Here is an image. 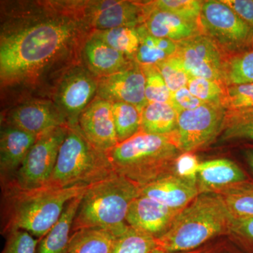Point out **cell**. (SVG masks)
<instances>
[{"label": "cell", "mask_w": 253, "mask_h": 253, "mask_svg": "<svg viewBox=\"0 0 253 253\" xmlns=\"http://www.w3.org/2000/svg\"><path fill=\"white\" fill-rule=\"evenodd\" d=\"M212 253H246L239 249L235 244L231 243L226 238L224 239H219Z\"/></svg>", "instance_id": "b9f144b4"}, {"label": "cell", "mask_w": 253, "mask_h": 253, "mask_svg": "<svg viewBox=\"0 0 253 253\" xmlns=\"http://www.w3.org/2000/svg\"><path fill=\"white\" fill-rule=\"evenodd\" d=\"M84 1H18L1 7V86L33 84L83 44Z\"/></svg>", "instance_id": "6da1fadb"}, {"label": "cell", "mask_w": 253, "mask_h": 253, "mask_svg": "<svg viewBox=\"0 0 253 253\" xmlns=\"http://www.w3.org/2000/svg\"><path fill=\"white\" fill-rule=\"evenodd\" d=\"M176 131L166 135L139 131L107 153L113 169L139 189L175 174L182 154Z\"/></svg>", "instance_id": "3957f363"}, {"label": "cell", "mask_w": 253, "mask_h": 253, "mask_svg": "<svg viewBox=\"0 0 253 253\" xmlns=\"http://www.w3.org/2000/svg\"><path fill=\"white\" fill-rule=\"evenodd\" d=\"M5 237L6 242L2 253H36L40 240L28 231H13Z\"/></svg>", "instance_id": "74e56055"}, {"label": "cell", "mask_w": 253, "mask_h": 253, "mask_svg": "<svg viewBox=\"0 0 253 253\" xmlns=\"http://www.w3.org/2000/svg\"><path fill=\"white\" fill-rule=\"evenodd\" d=\"M226 111L221 105L204 104L178 115L176 134L183 153L205 149L220 136Z\"/></svg>", "instance_id": "9c48e42d"}, {"label": "cell", "mask_w": 253, "mask_h": 253, "mask_svg": "<svg viewBox=\"0 0 253 253\" xmlns=\"http://www.w3.org/2000/svg\"><path fill=\"white\" fill-rule=\"evenodd\" d=\"M171 93L187 86L190 76L181 59L176 56H171L156 65Z\"/></svg>", "instance_id": "e575fe53"}, {"label": "cell", "mask_w": 253, "mask_h": 253, "mask_svg": "<svg viewBox=\"0 0 253 253\" xmlns=\"http://www.w3.org/2000/svg\"><path fill=\"white\" fill-rule=\"evenodd\" d=\"M114 172L107 153L93 146L78 125L68 126L47 185L58 188L89 186Z\"/></svg>", "instance_id": "8992f818"}, {"label": "cell", "mask_w": 253, "mask_h": 253, "mask_svg": "<svg viewBox=\"0 0 253 253\" xmlns=\"http://www.w3.org/2000/svg\"><path fill=\"white\" fill-rule=\"evenodd\" d=\"M221 106L226 111H253V84L226 86Z\"/></svg>", "instance_id": "1f68e13d"}, {"label": "cell", "mask_w": 253, "mask_h": 253, "mask_svg": "<svg viewBox=\"0 0 253 253\" xmlns=\"http://www.w3.org/2000/svg\"><path fill=\"white\" fill-rule=\"evenodd\" d=\"M233 218L219 195L199 194L179 213L167 232L157 239L158 252H187L226 238Z\"/></svg>", "instance_id": "277c9868"}, {"label": "cell", "mask_w": 253, "mask_h": 253, "mask_svg": "<svg viewBox=\"0 0 253 253\" xmlns=\"http://www.w3.org/2000/svg\"><path fill=\"white\" fill-rule=\"evenodd\" d=\"M4 125L39 136L59 126H68V123L54 101L33 99L9 111L5 116Z\"/></svg>", "instance_id": "4fadbf2b"}, {"label": "cell", "mask_w": 253, "mask_h": 253, "mask_svg": "<svg viewBox=\"0 0 253 253\" xmlns=\"http://www.w3.org/2000/svg\"><path fill=\"white\" fill-rule=\"evenodd\" d=\"M82 53L86 68L99 78L122 71L135 61L113 49L92 33L83 42Z\"/></svg>", "instance_id": "ffe728a7"}, {"label": "cell", "mask_w": 253, "mask_h": 253, "mask_svg": "<svg viewBox=\"0 0 253 253\" xmlns=\"http://www.w3.org/2000/svg\"><path fill=\"white\" fill-rule=\"evenodd\" d=\"M38 136L3 125L0 133L1 186L13 181Z\"/></svg>", "instance_id": "ac0fdd59"}, {"label": "cell", "mask_w": 253, "mask_h": 253, "mask_svg": "<svg viewBox=\"0 0 253 253\" xmlns=\"http://www.w3.org/2000/svg\"><path fill=\"white\" fill-rule=\"evenodd\" d=\"M99 78L82 66L71 67L60 78L53 101L66 116L68 126L78 125L81 113L96 96Z\"/></svg>", "instance_id": "30bf717a"}, {"label": "cell", "mask_w": 253, "mask_h": 253, "mask_svg": "<svg viewBox=\"0 0 253 253\" xmlns=\"http://www.w3.org/2000/svg\"><path fill=\"white\" fill-rule=\"evenodd\" d=\"M201 163L195 153H182L176 160L175 174L196 181L198 168Z\"/></svg>", "instance_id": "ab89813d"}, {"label": "cell", "mask_w": 253, "mask_h": 253, "mask_svg": "<svg viewBox=\"0 0 253 253\" xmlns=\"http://www.w3.org/2000/svg\"><path fill=\"white\" fill-rule=\"evenodd\" d=\"M223 78L226 86L253 84V49L225 56Z\"/></svg>", "instance_id": "484cf974"}, {"label": "cell", "mask_w": 253, "mask_h": 253, "mask_svg": "<svg viewBox=\"0 0 253 253\" xmlns=\"http://www.w3.org/2000/svg\"><path fill=\"white\" fill-rule=\"evenodd\" d=\"M148 6L144 25L153 36L179 42L203 34L199 23L189 22L170 13L155 9L151 2L148 3Z\"/></svg>", "instance_id": "44dd1931"}, {"label": "cell", "mask_w": 253, "mask_h": 253, "mask_svg": "<svg viewBox=\"0 0 253 253\" xmlns=\"http://www.w3.org/2000/svg\"><path fill=\"white\" fill-rule=\"evenodd\" d=\"M221 141H248L253 142V111H226Z\"/></svg>", "instance_id": "4dcf8cb0"}, {"label": "cell", "mask_w": 253, "mask_h": 253, "mask_svg": "<svg viewBox=\"0 0 253 253\" xmlns=\"http://www.w3.org/2000/svg\"><path fill=\"white\" fill-rule=\"evenodd\" d=\"M203 2L197 0H158L151 4L155 9L170 13L189 22L199 23Z\"/></svg>", "instance_id": "d6a6232c"}, {"label": "cell", "mask_w": 253, "mask_h": 253, "mask_svg": "<svg viewBox=\"0 0 253 253\" xmlns=\"http://www.w3.org/2000/svg\"><path fill=\"white\" fill-rule=\"evenodd\" d=\"M175 55L182 61L190 78H205L224 84L223 67L225 56L204 34L177 42Z\"/></svg>", "instance_id": "8fae6325"}, {"label": "cell", "mask_w": 253, "mask_h": 253, "mask_svg": "<svg viewBox=\"0 0 253 253\" xmlns=\"http://www.w3.org/2000/svg\"><path fill=\"white\" fill-rule=\"evenodd\" d=\"M147 4L134 1L103 0L84 1L83 14L88 27L105 31L120 27H134L144 24Z\"/></svg>", "instance_id": "7c38bea8"}, {"label": "cell", "mask_w": 253, "mask_h": 253, "mask_svg": "<svg viewBox=\"0 0 253 253\" xmlns=\"http://www.w3.org/2000/svg\"><path fill=\"white\" fill-rule=\"evenodd\" d=\"M252 179L246 169L227 158L201 162L196 174V184L200 194H219Z\"/></svg>", "instance_id": "e0dca14e"}, {"label": "cell", "mask_w": 253, "mask_h": 253, "mask_svg": "<svg viewBox=\"0 0 253 253\" xmlns=\"http://www.w3.org/2000/svg\"><path fill=\"white\" fill-rule=\"evenodd\" d=\"M83 194L68 203L57 222L40 239L36 253H68L73 221Z\"/></svg>", "instance_id": "7402d4cb"}, {"label": "cell", "mask_w": 253, "mask_h": 253, "mask_svg": "<svg viewBox=\"0 0 253 253\" xmlns=\"http://www.w3.org/2000/svg\"><path fill=\"white\" fill-rule=\"evenodd\" d=\"M140 189L115 172L88 186L82 197L72 226V234L89 228L109 229L119 236L127 229L126 218L131 203Z\"/></svg>", "instance_id": "5b68a950"}, {"label": "cell", "mask_w": 253, "mask_h": 253, "mask_svg": "<svg viewBox=\"0 0 253 253\" xmlns=\"http://www.w3.org/2000/svg\"><path fill=\"white\" fill-rule=\"evenodd\" d=\"M67 128L59 126L38 136L13 181L4 186L34 189L47 185Z\"/></svg>", "instance_id": "ba28073f"}, {"label": "cell", "mask_w": 253, "mask_h": 253, "mask_svg": "<svg viewBox=\"0 0 253 253\" xmlns=\"http://www.w3.org/2000/svg\"><path fill=\"white\" fill-rule=\"evenodd\" d=\"M141 66V65H140ZM146 79L145 94L148 103L170 104L172 93L156 66H141Z\"/></svg>", "instance_id": "836d02e7"}, {"label": "cell", "mask_w": 253, "mask_h": 253, "mask_svg": "<svg viewBox=\"0 0 253 253\" xmlns=\"http://www.w3.org/2000/svg\"><path fill=\"white\" fill-rule=\"evenodd\" d=\"M218 241H219V239L209 243V244H206V246L199 248V249L194 250V251H187V252L172 253H212L214 250L215 249L216 246H217Z\"/></svg>", "instance_id": "ee69618b"}, {"label": "cell", "mask_w": 253, "mask_h": 253, "mask_svg": "<svg viewBox=\"0 0 253 253\" xmlns=\"http://www.w3.org/2000/svg\"><path fill=\"white\" fill-rule=\"evenodd\" d=\"M112 104L113 119L120 144L141 131V112L136 106L127 103Z\"/></svg>", "instance_id": "f1b7e54d"}, {"label": "cell", "mask_w": 253, "mask_h": 253, "mask_svg": "<svg viewBox=\"0 0 253 253\" xmlns=\"http://www.w3.org/2000/svg\"><path fill=\"white\" fill-rule=\"evenodd\" d=\"M252 48L253 49V44H252Z\"/></svg>", "instance_id": "f6af8a7d"}, {"label": "cell", "mask_w": 253, "mask_h": 253, "mask_svg": "<svg viewBox=\"0 0 253 253\" xmlns=\"http://www.w3.org/2000/svg\"><path fill=\"white\" fill-rule=\"evenodd\" d=\"M206 104L191 94L187 86L179 89L171 95L170 104L179 115L181 112L190 111Z\"/></svg>", "instance_id": "f35d334b"}, {"label": "cell", "mask_w": 253, "mask_h": 253, "mask_svg": "<svg viewBox=\"0 0 253 253\" xmlns=\"http://www.w3.org/2000/svg\"><path fill=\"white\" fill-rule=\"evenodd\" d=\"M117 237L109 229H81L71 235L68 253H111Z\"/></svg>", "instance_id": "d4e9b609"}, {"label": "cell", "mask_w": 253, "mask_h": 253, "mask_svg": "<svg viewBox=\"0 0 253 253\" xmlns=\"http://www.w3.org/2000/svg\"><path fill=\"white\" fill-rule=\"evenodd\" d=\"M181 211L139 194L129 206L126 224L158 239L167 232Z\"/></svg>", "instance_id": "2e32d148"}, {"label": "cell", "mask_w": 253, "mask_h": 253, "mask_svg": "<svg viewBox=\"0 0 253 253\" xmlns=\"http://www.w3.org/2000/svg\"><path fill=\"white\" fill-rule=\"evenodd\" d=\"M187 87L191 94L206 104L221 105L226 86L201 78H190Z\"/></svg>", "instance_id": "d590c367"}, {"label": "cell", "mask_w": 253, "mask_h": 253, "mask_svg": "<svg viewBox=\"0 0 253 253\" xmlns=\"http://www.w3.org/2000/svg\"><path fill=\"white\" fill-rule=\"evenodd\" d=\"M145 86L144 73L140 65L134 61L122 71L99 78L96 96L111 103H127L142 112L148 104Z\"/></svg>", "instance_id": "5bb4252c"}, {"label": "cell", "mask_w": 253, "mask_h": 253, "mask_svg": "<svg viewBox=\"0 0 253 253\" xmlns=\"http://www.w3.org/2000/svg\"><path fill=\"white\" fill-rule=\"evenodd\" d=\"M199 23L203 34L208 37L226 56L252 49L253 28L222 0L204 1Z\"/></svg>", "instance_id": "52a82bcc"}, {"label": "cell", "mask_w": 253, "mask_h": 253, "mask_svg": "<svg viewBox=\"0 0 253 253\" xmlns=\"http://www.w3.org/2000/svg\"><path fill=\"white\" fill-rule=\"evenodd\" d=\"M111 253H160L157 239L129 226L118 236Z\"/></svg>", "instance_id": "f546056e"}, {"label": "cell", "mask_w": 253, "mask_h": 253, "mask_svg": "<svg viewBox=\"0 0 253 253\" xmlns=\"http://www.w3.org/2000/svg\"><path fill=\"white\" fill-rule=\"evenodd\" d=\"M178 114L168 103H148L141 112V131L166 135L177 127Z\"/></svg>", "instance_id": "cb8c5ba5"}, {"label": "cell", "mask_w": 253, "mask_h": 253, "mask_svg": "<svg viewBox=\"0 0 253 253\" xmlns=\"http://www.w3.org/2000/svg\"><path fill=\"white\" fill-rule=\"evenodd\" d=\"M78 126L96 149L108 153L118 143L113 116V104L96 96L80 116Z\"/></svg>", "instance_id": "9a60e30c"}, {"label": "cell", "mask_w": 253, "mask_h": 253, "mask_svg": "<svg viewBox=\"0 0 253 253\" xmlns=\"http://www.w3.org/2000/svg\"><path fill=\"white\" fill-rule=\"evenodd\" d=\"M226 239L246 253H253V217L233 218Z\"/></svg>", "instance_id": "8d00e7d4"}, {"label": "cell", "mask_w": 253, "mask_h": 253, "mask_svg": "<svg viewBox=\"0 0 253 253\" xmlns=\"http://www.w3.org/2000/svg\"><path fill=\"white\" fill-rule=\"evenodd\" d=\"M88 186L58 188L46 185L34 189L1 186V234L24 230L41 239L59 220L66 205Z\"/></svg>", "instance_id": "7a4b0ae2"}, {"label": "cell", "mask_w": 253, "mask_h": 253, "mask_svg": "<svg viewBox=\"0 0 253 253\" xmlns=\"http://www.w3.org/2000/svg\"><path fill=\"white\" fill-rule=\"evenodd\" d=\"M241 19L253 28V0H224Z\"/></svg>", "instance_id": "60d3db41"}, {"label": "cell", "mask_w": 253, "mask_h": 253, "mask_svg": "<svg viewBox=\"0 0 253 253\" xmlns=\"http://www.w3.org/2000/svg\"><path fill=\"white\" fill-rule=\"evenodd\" d=\"M234 218L253 217V179L219 194Z\"/></svg>", "instance_id": "83f0119b"}, {"label": "cell", "mask_w": 253, "mask_h": 253, "mask_svg": "<svg viewBox=\"0 0 253 253\" xmlns=\"http://www.w3.org/2000/svg\"><path fill=\"white\" fill-rule=\"evenodd\" d=\"M93 35L109 44L113 49L135 61V56L140 44L137 28L120 27L105 31H95Z\"/></svg>", "instance_id": "4316f807"}, {"label": "cell", "mask_w": 253, "mask_h": 253, "mask_svg": "<svg viewBox=\"0 0 253 253\" xmlns=\"http://www.w3.org/2000/svg\"><path fill=\"white\" fill-rule=\"evenodd\" d=\"M136 28L140 44L136 54L135 61L141 66H156L176 54L177 42L153 36L144 24Z\"/></svg>", "instance_id": "603a6c76"}, {"label": "cell", "mask_w": 253, "mask_h": 253, "mask_svg": "<svg viewBox=\"0 0 253 253\" xmlns=\"http://www.w3.org/2000/svg\"><path fill=\"white\" fill-rule=\"evenodd\" d=\"M243 158L248 167L249 174L253 179V144L245 145L242 149Z\"/></svg>", "instance_id": "7bdbcfd3"}, {"label": "cell", "mask_w": 253, "mask_h": 253, "mask_svg": "<svg viewBox=\"0 0 253 253\" xmlns=\"http://www.w3.org/2000/svg\"><path fill=\"white\" fill-rule=\"evenodd\" d=\"M140 194L167 207L182 211L200 194L196 181L174 174L141 188Z\"/></svg>", "instance_id": "d6986e66"}]
</instances>
